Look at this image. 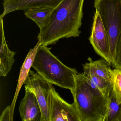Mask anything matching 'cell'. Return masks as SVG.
Masks as SVG:
<instances>
[{"label":"cell","mask_w":121,"mask_h":121,"mask_svg":"<svg viewBox=\"0 0 121 121\" xmlns=\"http://www.w3.org/2000/svg\"><path fill=\"white\" fill-rule=\"evenodd\" d=\"M84 0H63L53 9L38 35L40 45L48 46L81 33Z\"/></svg>","instance_id":"6da1fadb"},{"label":"cell","mask_w":121,"mask_h":121,"mask_svg":"<svg viewBox=\"0 0 121 121\" xmlns=\"http://www.w3.org/2000/svg\"><path fill=\"white\" fill-rule=\"evenodd\" d=\"M71 93L80 121H104L109 95L104 96L92 87L83 73L75 77V88Z\"/></svg>","instance_id":"7a4b0ae2"},{"label":"cell","mask_w":121,"mask_h":121,"mask_svg":"<svg viewBox=\"0 0 121 121\" xmlns=\"http://www.w3.org/2000/svg\"><path fill=\"white\" fill-rule=\"evenodd\" d=\"M51 49L39 44L32 67L47 81L69 89L71 93L75 88V77L78 73L75 69L64 64L51 53Z\"/></svg>","instance_id":"3957f363"},{"label":"cell","mask_w":121,"mask_h":121,"mask_svg":"<svg viewBox=\"0 0 121 121\" xmlns=\"http://www.w3.org/2000/svg\"><path fill=\"white\" fill-rule=\"evenodd\" d=\"M94 7L100 15L108 36L112 64L121 32V0H95Z\"/></svg>","instance_id":"277c9868"},{"label":"cell","mask_w":121,"mask_h":121,"mask_svg":"<svg viewBox=\"0 0 121 121\" xmlns=\"http://www.w3.org/2000/svg\"><path fill=\"white\" fill-rule=\"evenodd\" d=\"M48 105L50 121H80L75 103L65 101L53 86L49 95Z\"/></svg>","instance_id":"5b68a950"},{"label":"cell","mask_w":121,"mask_h":121,"mask_svg":"<svg viewBox=\"0 0 121 121\" xmlns=\"http://www.w3.org/2000/svg\"><path fill=\"white\" fill-rule=\"evenodd\" d=\"M24 84L25 86L34 91L37 98L41 110V121H50L48 100L53 84L45 80L37 72L35 73L31 70Z\"/></svg>","instance_id":"8992f818"},{"label":"cell","mask_w":121,"mask_h":121,"mask_svg":"<svg viewBox=\"0 0 121 121\" xmlns=\"http://www.w3.org/2000/svg\"><path fill=\"white\" fill-rule=\"evenodd\" d=\"M89 40L96 53L105 59L110 65L112 64L108 36L100 15L96 10Z\"/></svg>","instance_id":"52a82bcc"},{"label":"cell","mask_w":121,"mask_h":121,"mask_svg":"<svg viewBox=\"0 0 121 121\" xmlns=\"http://www.w3.org/2000/svg\"><path fill=\"white\" fill-rule=\"evenodd\" d=\"M25 95L19 107L20 117L22 121H41V110L34 91L25 86Z\"/></svg>","instance_id":"ba28073f"},{"label":"cell","mask_w":121,"mask_h":121,"mask_svg":"<svg viewBox=\"0 0 121 121\" xmlns=\"http://www.w3.org/2000/svg\"><path fill=\"white\" fill-rule=\"evenodd\" d=\"M63 0H4V11L0 17H4L10 13L29 8L47 7L54 9Z\"/></svg>","instance_id":"9c48e42d"},{"label":"cell","mask_w":121,"mask_h":121,"mask_svg":"<svg viewBox=\"0 0 121 121\" xmlns=\"http://www.w3.org/2000/svg\"><path fill=\"white\" fill-rule=\"evenodd\" d=\"M0 76L5 77L12 69L15 62L16 52L9 49L5 37L3 17L0 16Z\"/></svg>","instance_id":"30bf717a"},{"label":"cell","mask_w":121,"mask_h":121,"mask_svg":"<svg viewBox=\"0 0 121 121\" xmlns=\"http://www.w3.org/2000/svg\"><path fill=\"white\" fill-rule=\"evenodd\" d=\"M39 44V42L38 41L35 47L34 48L31 49L30 50L20 69L15 94L12 102L10 105L11 114L13 118L14 117L15 107L18 95L22 85L24 84L25 80L26 79L30 71V69L32 67V64Z\"/></svg>","instance_id":"8fae6325"},{"label":"cell","mask_w":121,"mask_h":121,"mask_svg":"<svg viewBox=\"0 0 121 121\" xmlns=\"http://www.w3.org/2000/svg\"><path fill=\"white\" fill-rule=\"evenodd\" d=\"M89 62L83 64L84 72L94 73L102 77L109 82L110 78L109 71V63L104 59L93 61L90 57L88 58Z\"/></svg>","instance_id":"7c38bea8"},{"label":"cell","mask_w":121,"mask_h":121,"mask_svg":"<svg viewBox=\"0 0 121 121\" xmlns=\"http://www.w3.org/2000/svg\"><path fill=\"white\" fill-rule=\"evenodd\" d=\"M53 9L47 7H42L26 9L24 11L25 16L33 20L40 29L46 23Z\"/></svg>","instance_id":"4fadbf2b"},{"label":"cell","mask_w":121,"mask_h":121,"mask_svg":"<svg viewBox=\"0 0 121 121\" xmlns=\"http://www.w3.org/2000/svg\"><path fill=\"white\" fill-rule=\"evenodd\" d=\"M83 73L92 87L99 91L104 96L109 95L110 88V82L94 73L86 72H84Z\"/></svg>","instance_id":"5bb4252c"},{"label":"cell","mask_w":121,"mask_h":121,"mask_svg":"<svg viewBox=\"0 0 121 121\" xmlns=\"http://www.w3.org/2000/svg\"><path fill=\"white\" fill-rule=\"evenodd\" d=\"M110 75V85L114 93L117 102L121 104V69L115 68L112 69L109 68Z\"/></svg>","instance_id":"9a60e30c"},{"label":"cell","mask_w":121,"mask_h":121,"mask_svg":"<svg viewBox=\"0 0 121 121\" xmlns=\"http://www.w3.org/2000/svg\"><path fill=\"white\" fill-rule=\"evenodd\" d=\"M121 105V104H119L117 102L116 97L110 85L108 109L104 121H116Z\"/></svg>","instance_id":"2e32d148"},{"label":"cell","mask_w":121,"mask_h":121,"mask_svg":"<svg viewBox=\"0 0 121 121\" xmlns=\"http://www.w3.org/2000/svg\"><path fill=\"white\" fill-rule=\"evenodd\" d=\"M112 65L114 68L121 69V32L117 42L115 58Z\"/></svg>","instance_id":"e0dca14e"},{"label":"cell","mask_w":121,"mask_h":121,"mask_svg":"<svg viewBox=\"0 0 121 121\" xmlns=\"http://www.w3.org/2000/svg\"><path fill=\"white\" fill-rule=\"evenodd\" d=\"M10 106H8L3 112L0 117V121H13V118L10 112Z\"/></svg>","instance_id":"ac0fdd59"},{"label":"cell","mask_w":121,"mask_h":121,"mask_svg":"<svg viewBox=\"0 0 121 121\" xmlns=\"http://www.w3.org/2000/svg\"><path fill=\"white\" fill-rule=\"evenodd\" d=\"M116 121H121V105L119 112V114L117 116Z\"/></svg>","instance_id":"d6986e66"}]
</instances>
